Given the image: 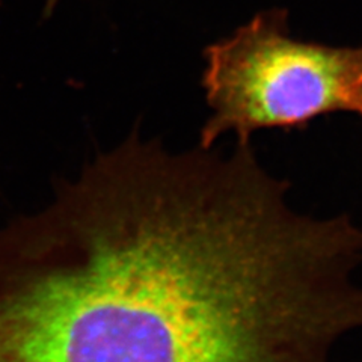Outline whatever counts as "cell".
Wrapping results in <instances>:
<instances>
[{
	"label": "cell",
	"mask_w": 362,
	"mask_h": 362,
	"mask_svg": "<svg viewBox=\"0 0 362 362\" xmlns=\"http://www.w3.org/2000/svg\"><path fill=\"white\" fill-rule=\"evenodd\" d=\"M352 113H356L362 118V74L358 78V83L355 88V97H354V107Z\"/></svg>",
	"instance_id": "3957f363"
},
{
	"label": "cell",
	"mask_w": 362,
	"mask_h": 362,
	"mask_svg": "<svg viewBox=\"0 0 362 362\" xmlns=\"http://www.w3.org/2000/svg\"><path fill=\"white\" fill-rule=\"evenodd\" d=\"M231 154L130 133L0 226V362H334L359 237Z\"/></svg>",
	"instance_id": "6da1fadb"
},
{
	"label": "cell",
	"mask_w": 362,
	"mask_h": 362,
	"mask_svg": "<svg viewBox=\"0 0 362 362\" xmlns=\"http://www.w3.org/2000/svg\"><path fill=\"white\" fill-rule=\"evenodd\" d=\"M202 86L210 117L199 146L222 134L251 141L257 130L300 127L332 112H352L362 47L291 35L286 9H266L206 50Z\"/></svg>",
	"instance_id": "7a4b0ae2"
},
{
	"label": "cell",
	"mask_w": 362,
	"mask_h": 362,
	"mask_svg": "<svg viewBox=\"0 0 362 362\" xmlns=\"http://www.w3.org/2000/svg\"><path fill=\"white\" fill-rule=\"evenodd\" d=\"M8 2V0H0V9H2L5 6V4Z\"/></svg>",
	"instance_id": "5b68a950"
},
{
	"label": "cell",
	"mask_w": 362,
	"mask_h": 362,
	"mask_svg": "<svg viewBox=\"0 0 362 362\" xmlns=\"http://www.w3.org/2000/svg\"><path fill=\"white\" fill-rule=\"evenodd\" d=\"M45 4L50 5V6H54L56 4H58V0H45Z\"/></svg>",
	"instance_id": "277c9868"
}]
</instances>
